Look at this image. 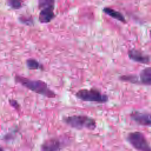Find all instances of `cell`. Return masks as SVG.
Instances as JSON below:
<instances>
[{
    "label": "cell",
    "instance_id": "cell-1",
    "mask_svg": "<svg viewBox=\"0 0 151 151\" xmlns=\"http://www.w3.org/2000/svg\"><path fill=\"white\" fill-rule=\"evenodd\" d=\"M14 79L16 83L35 93L50 99L55 98L56 97V93L52 90L44 81L30 79L18 74L15 76Z\"/></svg>",
    "mask_w": 151,
    "mask_h": 151
},
{
    "label": "cell",
    "instance_id": "cell-2",
    "mask_svg": "<svg viewBox=\"0 0 151 151\" xmlns=\"http://www.w3.org/2000/svg\"><path fill=\"white\" fill-rule=\"evenodd\" d=\"M63 122L73 129L77 130H94L97 123L94 119L84 114H74L63 117Z\"/></svg>",
    "mask_w": 151,
    "mask_h": 151
},
{
    "label": "cell",
    "instance_id": "cell-3",
    "mask_svg": "<svg viewBox=\"0 0 151 151\" xmlns=\"http://www.w3.org/2000/svg\"><path fill=\"white\" fill-rule=\"evenodd\" d=\"M75 96L81 101L87 102L104 104L109 101V96L106 94L94 87L80 89L75 93Z\"/></svg>",
    "mask_w": 151,
    "mask_h": 151
},
{
    "label": "cell",
    "instance_id": "cell-4",
    "mask_svg": "<svg viewBox=\"0 0 151 151\" xmlns=\"http://www.w3.org/2000/svg\"><path fill=\"white\" fill-rule=\"evenodd\" d=\"M38 8L40 9L38 21L42 24H48L56 17L54 12L55 1L40 0L38 1Z\"/></svg>",
    "mask_w": 151,
    "mask_h": 151
},
{
    "label": "cell",
    "instance_id": "cell-5",
    "mask_svg": "<svg viewBox=\"0 0 151 151\" xmlns=\"http://www.w3.org/2000/svg\"><path fill=\"white\" fill-rule=\"evenodd\" d=\"M129 143L138 151H151V146L145 135L140 132H132L127 135Z\"/></svg>",
    "mask_w": 151,
    "mask_h": 151
},
{
    "label": "cell",
    "instance_id": "cell-6",
    "mask_svg": "<svg viewBox=\"0 0 151 151\" xmlns=\"http://www.w3.org/2000/svg\"><path fill=\"white\" fill-rule=\"evenodd\" d=\"M130 119L136 124L147 127H151V113L133 110L130 114Z\"/></svg>",
    "mask_w": 151,
    "mask_h": 151
},
{
    "label": "cell",
    "instance_id": "cell-7",
    "mask_svg": "<svg viewBox=\"0 0 151 151\" xmlns=\"http://www.w3.org/2000/svg\"><path fill=\"white\" fill-rule=\"evenodd\" d=\"M64 143L61 139L54 137L44 141L40 146V151H61L64 147Z\"/></svg>",
    "mask_w": 151,
    "mask_h": 151
},
{
    "label": "cell",
    "instance_id": "cell-8",
    "mask_svg": "<svg viewBox=\"0 0 151 151\" xmlns=\"http://www.w3.org/2000/svg\"><path fill=\"white\" fill-rule=\"evenodd\" d=\"M127 55L130 60L137 63L147 64L150 62L149 55L136 48L129 49L127 51Z\"/></svg>",
    "mask_w": 151,
    "mask_h": 151
},
{
    "label": "cell",
    "instance_id": "cell-9",
    "mask_svg": "<svg viewBox=\"0 0 151 151\" xmlns=\"http://www.w3.org/2000/svg\"><path fill=\"white\" fill-rule=\"evenodd\" d=\"M139 84L151 86V67H147L142 69L139 75Z\"/></svg>",
    "mask_w": 151,
    "mask_h": 151
},
{
    "label": "cell",
    "instance_id": "cell-10",
    "mask_svg": "<svg viewBox=\"0 0 151 151\" xmlns=\"http://www.w3.org/2000/svg\"><path fill=\"white\" fill-rule=\"evenodd\" d=\"M103 11L112 18H114L122 23L126 24L127 22L124 15L121 12L114 8H112L110 6H105L103 8Z\"/></svg>",
    "mask_w": 151,
    "mask_h": 151
},
{
    "label": "cell",
    "instance_id": "cell-11",
    "mask_svg": "<svg viewBox=\"0 0 151 151\" xmlns=\"http://www.w3.org/2000/svg\"><path fill=\"white\" fill-rule=\"evenodd\" d=\"M25 64L27 68L31 70H42L44 67L37 60L34 58H28L25 61Z\"/></svg>",
    "mask_w": 151,
    "mask_h": 151
},
{
    "label": "cell",
    "instance_id": "cell-12",
    "mask_svg": "<svg viewBox=\"0 0 151 151\" xmlns=\"http://www.w3.org/2000/svg\"><path fill=\"white\" fill-rule=\"evenodd\" d=\"M120 81L134 84H139L138 76L136 74H124L119 77Z\"/></svg>",
    "mask_w": 151,
    "mask_h": 151
},
{
    "label": "cell",
    "instance_id": "cell-13",
    "mask_svg": "<svg viewBox=\"0 0 151 151\" xmlns=\"http://www.w3.org/2000/svg\"><path fill=\"white\" fill-rule=\"evenodd\" d=\"M18 21L27 26H32L34 25V18L31 16L25 15H21L18 17Z\"/></svg>",
    "mask_w": 151,
    "mask_h": 151
},
{
    "label": "cell",
    "instance_id": "cell-14",
    "mask_svg": "<svg viewBox=\"0 0 151 151\" xmlns=\"http://www.w3.org/2000/svg\"><path fill=\"white\" fill-rule=\"evenodd\" d=\"M6 4L8 6L13 9H19L23 6L22 2L20 1L9 0L6 1Z\"/></svg>",
    "mask_w": 151,
    "mask_h": 151
},
{
    "label": "cell",
    "instance_id": "cell-15",
    "mask_svg": "<svg viewBox=\"0 0 151 151\" xmlns=\"http://www.w3.org/2000/svg\"><path fill=\"white\" fill-rule=\"evenodd\" d=\"M8 103L9 105L13 108H14L15 110H20V105L16 100L13 99H9Z\"/></svg>",
    "mask_w": 151,
    "mask_h": 151
},
{
    "label": "cell",
    "instance_id": "cell-16",
    "mask_svg": "<svg viewBox=\"0 0 151 151\" xmlns=\"http://www.w3.org/2000/svg\"><path fill=\"white\" fill-rule=\"evenodd\" d=\"M149 37H150V38L151 40V29L150 30V32H149Z\"/></svg>",
    "mask_w": 151,
    "mask_h": 151
},
{
    "label": "cell",
    "instance_id": "cell-17",
    "mask_svg": "<svg viewBox=\"0 0 151 151\" xmlns=\"http://www.w3.org/2000/svg\"><path fill=\"white\" fill-rule=\"evenodd\" d=\"M1 151H4V149L2 147L1 148Z\"/></svg>",
    "mask_w": 151,
    "mask_h": 151
}]
</instances>
